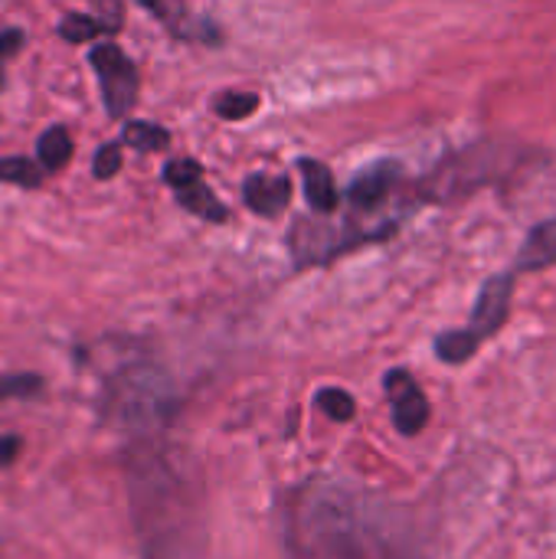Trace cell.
Instances as JSON below:
<instances>
[{
	"mask_svg": "<svg viewBox=\"0 0 556 559\" xmlns=\"http://www.w3.org/2000/svg\"><path fill=\"white\" fill-rule=\"evenodd\" d=\"M131 521L147 559H203V485L170 429L131 436L125 449Z\"/></svg>",
	"mask_w": 556,
	"mask_h": 559,
	"instance_id": "1",
	"label": "cell"
},
{
	"mask_svg": "<svg viewBox=\"0 0 556 559\" xmlns=\"http://www.w3.org/2000/svg\"><path fill=\"white\" fill-rule=\"evenodd\" d=\"M288 559H393L374 504L344 485L311 481L288 498Z\"/></svg>",
	"mask_w": 556,
	"mask_h": 559,
	"instance_id": "2",
	"label": "cell"
},
{
	"mask_svg": "<svg viewBox=\"0 0 556 559\" xmlns=\"http://www.w3.org/2000/svg\"><path fill=\"white\" fill-rule=\"evenodd\" d=\"M102 413L118 432L131 439L170 429L180 413V400L170 380L154 364H128L108 377Z\"/></svg>",
	"mask_w": 556,
	"mask_h": 559,
	"instance_id": "3",
	"label": "cell"
},
{
	"mask_svg": "<svg viewBox=\"0 0 556 559\" xmlns=\"http://www.w3.org/2000/svg\"><path fill=\"white\" fill-rule=\"evenodd\" d=\"M511 292H514V272H505V275L488 278L482 285V295H478V305L472 311L469 328L446 331V334L436 337L439 360H446V364H465V360H472L475 350L505 328L508 311H511Z\"/></svg>",
	"mask_w": 556,
	"mask_h": 559,
	"instance_id": "4",
	"label": "cell"
},
{
	"mask_svg": "<svg viewBox=\"0 0 556 559\" xmlns=\"http://www.w3.org/2000/svg\"><path fill=\"white\" fill-rule=\"evenodd\" d=\"M400 183H403V167L397 160H377L374 167H367L354 177V183L347 187V197H344L351 206V223H344V226L351 229L357 246L380 239V233H374L364 219L367 216L374 219L387 206V200L397 193Z\"/></svg>",
	"mask_w": 556,
	"mask_h": 559,
	"instance_id": "5",
	"label": "cell"
},
{
	"mask_svg": "<svg viewBox=\"0 0 556 559\" xmlns=\"http://www.w3.org/2000/svg\"><path fill=\"white\" fill-rule=\"evenodd\" d=\"M88 62H92V69L98 75L102 102H105L108 118H125L131 111L134 98H138V69H134V62L111 39L92 46Z\"/></svg>",
	"mask_w": 556,
	"mask_h": 559,
	"instance_id": "6",
	"label": "cell"
},
{
	"mask_svg": "<svg viewBox=\"0 0 556 559\" xmlns=\"http://www.w3.org/2000/svg\"><path fill=\"white\" fill-rule=\"evenodd\" d=\"M383 390H387V400L393 406V423L403 436H416L426 429L429 423V403H426V393L419 390V383L413 380V373L406 370H390L383 377Z\"/></svg>",
	"mask_w": 556,
	"mask_h": 559,
	"instance_id": "7",
	"label": "cell"
},
{
	"mask_svg": "<svg viewBox=\"0 0 556 559\" xmlns=\"http://www.w3.org/2000/svg\"><path fill=\"white\" fill-rule=\"evenodd\" d=\"M242 200L259 216H279V213L288 210L292 177H282V174H252L242 183Z\"/></svg>",
	"mask_w": 556,
	"mask_h": 559,
	"instance_id": "8",
	"label": "cell"
},
{
	"mask_svg": "<svg viewBox=\"0 0 556 559\" xmlns=\"http://www.w3.org/2000/svg\"><path fill=\"white\" fill-rule=\"evenodd\" d=\"M298 174H301V183H305V200L308 206L318 213V216H331L338 213L341 206V193L334 187V174L315 160V157H298Z\"/></svg>",
	"mask_w": 556,
	"mask_h": 559,
	"instance_id": "9",
	"label": "cell"
},
{
	"mask_svg": "<svg viewBox=\"0 0 556 559\" xmlns=\"http://www.w3.org/2000/svg\"><path fill=\"white\" fill-rule=\"evenodd\" d=\"M556 262V219H547L541 226L531 229V236L521 246V255L514 262V275L521 272H537V269H551Z\"/></svg>",
	"mask_w": 556,
	"mask_h": 559,
	"instance_id": "10",
	"label": "cell"
},
{
	"mask_svg": "<svg viewBox=\"0 0 556 559\" xmlns=\"http://www.w3.org/2000/svg\"><path fill=\"white\" fill-rule=\"evenodd\" d=\"M174 197L187 213H193V216H200L206 223H226V216H229V210L206 190L203 177H197V180H190L184 187H174Z\"/></svg>",
	"mask_w": 556,
	"mask_h": 559,
	"instance_id": "11",
	"label": "cell"
},
{
	"mask_svg": "<svg viewBox=\"0 0 556 559\" xmlns=\"http://www.w3.org/2000/svg\"><path fill=\"white\" fill-rule=\"evenodd\" d=\"M36 157L43 170H62L72 157V138L66 134V128H46L36 141Z\"/></svg>",
	"mask_w": 556,
	"mask_h": 559,
	"instance_id": "12",
	"label": "cell"
},
{
	"mask_svg": "<svg viewBox=\"0 0 556 559\" xmlns=\"http://www.w3.org/2000/svg\"><path fill=\"white\" fill-rule=\"evenodd\" d=\"M121 144H128L141 154H154L170 144V134H167V128H161L154 121H128L121 131Z\"/></svg>",
	"mask_w": 556,
	"mask_h": 559,
	"instance_id": "13",
	"label": "cell"
},
{
	"mask_svg": "<svg viewBox=\"0 0 556 559\" xmlns=\"http://www.w3.org/2000/svg\"><path fill=\"white\" fill-rule=\"evenodd\" d=\"M0 180L16 183V187H39L43 183V167L29 157H3L0 160Z\"/></svg>",
	"mask_w": 556,
	"mask_h": 559,
	"instance_id": "14",
	"label": "cell"
},
{
	"mask_svg": "<svg viewBox=\"0 0 556 559\" xmlns=\"http://www.w3.org/2000/svg\"><path fill=\"white\" fill-rule=\"evenodd\" d=\"M259 108V95L256 92H223L213 98V111L226 121H239L249 118Z\"/></svg>",
	"mask_w": 556,
	"mask_h": 559,
	"instance_id": "15",
	"label": "cell"
},
{
	"mask_svg": "<svg viewBox=\"0 0 556 559\" xmlns=\"http://www.w3.org/2000/svg\"><path fill=\"white\" fill-rule=\"evenodd\" d=\"M315 403H318V406H321V413H324V416H331L334 423H351V419H354V396H351V393H344V390H338V386H324V390H318Z\"/></svg>",
	"mask_w": 556,
	"mask_h": 559,
	"instance_id": "16",
	"label": "cell"
},
{
	"mask_svg": "<svg viewBox=\"0 0 556 559\" xmlns=\"http://www.w3.org/2000/svg\"><path fill=\"white\" fill-rule=\"evenodd\" d=\"M102 23L88 13H66L62 23H59V36L69 39V43H82V39H95L102 36Z\"/></svg>",
	"mask_w": 556,
	"mask_h": 559,
	"instance_id": "17",
	"label": "cell"
},
{
	"mask_svg": "<svg viewBox=\"0 0 556 559\" xmlns=\"http://www.w3.org/2000/svg\"><path fill=\"white\" fill-rule=\"evenodd\" d=\"M197 177H203V167L193 160V157H180V160H167L164 164V183L174 190V187H184V183H190V180H197Z\"/></svg>",
	"mask_w": 556,
	"mask_h": 559,
	"instance_id": "18",
	"label": "cell"
},
{
	"mask_svg": "<svg viewBox=\"0 0 556 559\" xmlns=\"http://www.w3.org/2000/svg\"><path fill=\"white\" fill-rule=\"evenodd\" d=\"M43 390V380L33 373H16V377H0V403L13 396H33Z\"/></svg>",
	"mask_w": 556,
	"mask_h": 559,
	"instance_id": "19",
	"label": "cell"
},
{
	"mask_svg": "<svg viewBox=\"0 0 556 559\" xmlns=\"http://www.w3.org/2000/svg\"><path fill=\"white\" fill-rule=\"evenodd\" d=\"M118 170H121V147H118V144H102V147L95 151L92 174H95L98 180H108V177H115Z\"/></svg>",
	"mask_w": 556,
	"mask_h": 559,
	"instance_id": "20",
	"label": "cell"
},
{
	"mask_svg": "<svg viewBox=\"0 0 556 559\" xmlns=\"http://www.w3.org/2000/svg\"><path fill=\"white\" fill-rule=\"evenodd\" d=\"M23 43H26V33H23V29H16V26L0 29V88H3V69H7V62L23 49Z\"/></svg>",
	"mask_w": 556,
	"mask_h": 559,
	"instance_id": "21",
	"label": "cell"
},
{
	"mask_svg": "<svg viewBox=\"0 0 556 559\" xmlns=\"http://www.w3.org/2000/svg\"><path fill=\"white\" fill-rule=\"evenodd\" d=\"M98 7V23L105 33H118L121 29V20H125V10H121V0H95Z\"/></svg>",
	"mask_w": 556,
	"mask_h": 559,
	"instance_id": "22",
	"label": "cell"
},
{
	"mask_svg": "<svg viewBox=\"0 0 556 559\" xmlns=\"http://www.w3.org/2000/svg\"><path fill=\"white\" fill-rule=\"evenodd\" d=\"M23 449V439L20 436H7L0 439V465H10L16 459V452Z\"/></svg>",
	"mask_w": 556,
	"mask_h": 559,
	"instance_id": "23",
	"label": "cell"
},
{
	"mask_svg": "<svg viewBox=\"0 0 556 559\" xmlns=\"http://www.w3.org/2000/svg\"><path fill=\"white\" fill-rule=\"evenodd\" d=\"M138 3H141L144 10H151L157 20H167V16H170V10H167V3H164V0H138Z\"/></svg>",
	"mask_w": 556,
	"mask_h": 559,
	"instance_id": "24",
	"label": "cell"
}]
</instances>
